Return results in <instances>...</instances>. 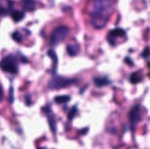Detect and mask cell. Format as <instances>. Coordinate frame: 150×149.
Masks as SVG:
<instances>
[{
    "mask_svg": "<svg viewBox=\"0 0 150 149\" xmlns=\"http://www.w3.org/2000/svg\"><path fill=\"white\" fill-rule=\"evenodd\" d=\"M114 0H93L90 11L91 23L95 29L105 27L112 13Z\"/></svg>",
    "mask_w": 150,
    "mask_h": 149,
    "instance_id": "obj_1",
    "label": "cell"
},
{
    "mask_svg": "<svg viewBox=\"0 0 150 149\" xmlns=\"http://www.w3.org/2000/svg\"><path fill=\"white\" fill-rule=\"evenodd\" d=\"M70 29L67 26H59L52 31L50 37V44L51 45H58L69 36Z\"/></svg>",
    "mask_w": 150,
    "mask_h": 149,
    "instance_id": "obj_2",
    "label": "cell"
},
{
    "mask_svg": "<svg viewBox=\"0 0 150 149\" xmlns=\"http://www.w3.org/2000/svg\"><path fill=\"white\" fill-rule=\"evenodd\" d=\"M0 68L6 72L13 74H17L18 72V66L16 57L13 55L4 57L0 61Z\"/></svg>",
    "mask_w": 150,
    "mask_h": 149,
    "instance_id": "obj_3",
    "label": "cell"
},
{
    "mask_svg": "<svg viewBox=\"0 0 150 149\" xmlns=\"http://www.w3.org/2000/svg\"><path fill=\"white\" fill-rule=\"evenodd\" d=\"M76 82L75 79H69L61 76H55L48 82V88L50 89H60L66 88Z\"/></svg>",
    "mask_w": 150,
    "mask_h": 149,
    "instance_id": "obj_4",
    "label": "cell"
},
{
    "mask_svg": "<svg viewBox=\"0 0 150 149\" xmlns=\"http://www.w3.org/2000/svg\"><path fill=\"white\" fill-rule=\"evenodd\" d=\"M129 119L132 127L137 124L142 120V110L140 105H136L132 108L129 113Z\"/></svg>",
    "mask_w": 150,
    "mask_h": 149,
    "instance_id": "obj_5",
    "label": "cell"
},
{
    "mask_svg": "<svg viewBox=\"0 0 150 149\" xmlns=\"http://www.w3.org/2000/svg\"><path fill=\"white\" fill-rule=\"evenodd\" d=\"M125 35V32L122 29L117 28V29H112L108 33V41H109V42L111 45H115L114 39L117 37H124Z\"/></svg>",
    "mask_w": 150,
    "mask_h": 149,
    "instance_id": "obj_6",
    "label": "cell"
},
{
    "mask_svg": "<svg viewBox=\"0 0 150 149\" xmlns=\"http://www.w3.org/2000/svg\"><path fill=\"white\" fill-rule=\"evenodd\" d=\"M21 5L27 11H34L36 8L35 0H21Z\"/></svg>",
    "mask_w": 150,
    "mask_h": 149,
    "instance_id": "obj_7",
    "label": "cell"
},
{
    "mask_svg": "<svg viewBox=\"0 0 150 149\" xmlns=\"http://www.w3.org/2000/svg\"><path fill=\"white\" fill-rule=\"evenodd\" d=\"M94 83L98 87H103L108 85L111 82L106 77H97L94 78Z\"/></svg>",
    "mask_w": 150,
    "mask_h": 149,
    "instance_id": "obj_8",
    "label": "cell"
},
{
    "mask_svg": "<svg viewBox=\"0 0 150 149\" xmlns=\"http://www.w3.org/2000/svg\"><path fill=\"white\" fill-rule=\"evenodd\" d=\"M80 51V48L77 44H70L67 46V53L71 56L77 55Z\"/></svg>",
    "mask_w": 150,
    "mask_h": 149,
    "instance_id": "obj_9",
    "label": "cell"
},
{
    "mask_svg": "<svg viewBox=\"0 0 150 149\" xmlns=\"http://www.w3.org/2000/svg\"><path fill=\"white\" fill-rule=\"evenodd\" d=\"M45 112L46 113V115H48V121H49L50 126H51V128L52 129L53 131H55V120H54V115L52 114V112L51 111V109H50L48 107H45Z\"/></svg>",
    "mask_w": 150,
    "mask_h": 149,
    "instance_id": "obj_10",
    "label": "cell"
},
{
    "mask_svg": "<svg viewBox=\"0 0 150 149\" xmlns=\"http://www.w3.org/2000/svg\"><path fill=\"white\" fill-rule=\"evenodd\" d=\"M11 16L13 20L15 22H19L23 19L25 16V13L23 11L21 10H14V11L12 12Z\"/></svg>",
    "mask_w": 150,
    "mask_h": 149,
    "instance_id": "obj_11",
    "label": "cell"
},
{
    "mask_svg": "<svg viewBox=\"0 0 150 149\" xmlns=\"http://www.w3.org/2000/svg\"><path fill=\"white\" fill-rule=\"evenodd\" d=\"M48 55L51 58V59L53 60V62H54V67H53V70H54V72H55L56 70H57V63H58V58H57V54L55 53L53 50H49L48 52Z\"/></svg>",
    "mask_w": 150,
    "mask_h": 149,
    "instance_id": "obj_12",
    "label": "cell"
},
{
    "mask_svg": "<svg viewBox=\"0 0 150 149\" xmlns=\"http://www.w3.org/2000/svg\"><path fill=\"white\" fill-rule=\"evenodd\" d=\"M55 102L58 104H64L70 100V96L67 95H62V96H56L54 99Z\"/></svg>",
    "mask_w": 150,
    "mask_h": 149,
    "instance_id": "obj_13",
    "label": "cell"
},
{
    "mask_svg": "<svg viewBox=\"0 0 150 149\" xmlns=\"http://www.w3.org/2000/svg\"><path fill=\"white\" fill-rule=\"evenodd\" d=\"M142 77L138 72H133L130 76V81L131 83L136 84L142 81Z\"/></svg>",
    "mask_w": 150,
    "mask_h": 149,
    "instance_id": "obj_14",
    "label": "cell"
},
{
    "mask_svg": "<svg viewBox=\"0 0 150 149\" xmlns=\"http://www.w3.org/2000/svg\"><path fill=\"white\" fill-rule=\"evenodd\" d=\"M12 37L13 38L15 41H16L17 42H20L22 41V37L20 34L18 32H14L12 34Z\"/></svg>",
    "mask_w": 150,
    "mask_h": 149,
    "instance_id": "obj_15",
    "label": "cell"
},
{
    "mask_svg": "<svg viewBox=\"0 0 150 149\" xmlns=\"http://www.w3.org/2000/svg\"><path fill=\"white\" fill-rule=\"evenodd\" d=\"M142 56L144 58H148V57L150 56V48L149 47H146V48H144Z\"/></svg>",
    "mask_w": 150,
    "mask_h": 149,
    "instance_id": "obj_16",
    "label": "cell"
},
{
    "mask_svg": "<svg viewBox=\"0 0 150 149\" xmlns=\"http://www.w3.org/2000/svg\"><path fill=\"white\" fill-rule=\"evenodd\" d=\"M76 111H77V109H76V107H73V109H72V110L70 111V113H69V115H68L69 119L71 120L72 118H73V117H74L75 114H76Z\"/></svg>",
    "mask_w": 150,
    "mask_h": 149,
    "instance_id": "obj_17",
    "label": "cell"
},
{
    "mask_svg": "<svg viewBox=\"0 0 150 149\" xmlns=\"http://www.w3.org/2000/svg\"><path fill=\"white\" fill-rule=\"evenodd\" d=\"M8 14V11L7 9L0 6V16H5Z\"/></svg>",
    "mask_w": 150,
    "mask_h": 149,
    "instance_id": "obj_18",
    "label": "cell"
},
{
    "mask_svg": "<svg viewBox=\"0 0 150 149\" xmlns=\"http://www.w3.org/2000/svg\"><path fill=\"white\" fill-rule=\"evenodd\" d=\"M13 100H14V96H13V89L10 88V102L13 103Z\"/></svg>",
    "mask_w": 150,
    "mask_h": 149,
    "instance_id": "obj_19",
    "label": "cell"
},
{
    "mask_svg": "<svg viewBox=\"0 0 150 149\" xmlns=\"http://www.w3.org/2000/svg\"><path fill=\"white\" fill-rule=\"evenodd\" d=\"M3 99V91H2V88H1V85H0V102Z\"/></svg>",
    "mask_w": 150,
    "mask_h": 149,
    "instance_id": "obj_20",
    "label": "cell"
},
{
    "mask_svg": "<svg viewBox=\"0 0 150 149\" xmlns=\"http://www.w3.org/2000/svg\"><path fill=\"white\" fill-rule=\"evenodd\" d=\"M148 65H149V67H150V62H149V64H148Z\"/></svg>",
    "mask_w": 150,
    "mask_h": 149,
    "instance_id": "obj_21",
    "label": "cell"
}]
</instances>
